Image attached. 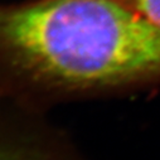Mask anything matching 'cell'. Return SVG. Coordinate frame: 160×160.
<instances>
[{
	"instance_id": "obj_1",
	"label": "cell",
	"mask_w": 160,
	"mask_h": 160,
	"mask_svg": "<svg viewBox=\"0 0 160 160\" xmlns=\"http://www.w3.org/2000/svg\"><path fill=\"white\" fill-rule=\"evenodd\" d=\"M160 83V28L117 0L0 5V103Z\"/></svg>"
},
{
	"instance_id": "obj_2",
	"label": "cell",
	"mask_w": 160,
	"mask_h": 160,
	"mask_svg": "<svg viewBox=\"0 0 160 160\" xmlns=\"http://www.w3.org/2000/svg\"><path fill=\"white\" fill-rule=\"evenodd\" d=\"M0 160H62L43 141L0 122Z\"/></svg>"
},
{
	"instance_id": "obj_3",
	"label": "cell",
	"mask_w": 160,
	"mask_h": 160,
	"mask_svg": "<svg viewBox=\"0 0 160 160\" xmlns=\"http://www.w3.org/2000/svg\"><path fill=\"white\" fill-rule=\"evenodd\" d=\"M160 28V0H117Z\"/></svg>"
}]
</instances>
